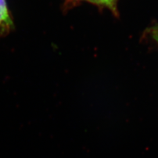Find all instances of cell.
<instances>
[{"mask_svg":"<svg viewBox=\"0 0 158 158\" xmlns=\"http://www.w3.org/2000/svg\"><path fill=\"white\" fill-rule=\"evenodd\" d=\"M15 26L6 0H0V38L6 36Z\"/></svg>","mask_w":158,"mask_h":158,"instance_id":"1","label":"cell"},{"mask_svg":"<svg viewBox=\"0 0 158 158\" xmlns=\"http://www.w3.org/2000/svg\"><path fill=\"white\" fill-rule=\"evenodd\" d=\"M117 0H65L64 3V10L70 9L82 2L90 3L100 7H105L110 9L113 13L117 12Z\"/></svg>","mask_w":158,"mask_h":158,"instance_id":"2","label":"cell"},{"mask_svg":"<svg viewBox=\"0 0 158 158\" xmlns=\"http://www.w3.org/2000/svg\"><path fill=\"white\" fill-rule=\"evenodd\" d=\"M152 35L153 38H154L158 44V27H156V28H154L152 29Z\"/></svg>","mask_w":158,"mask_h":158,"instance_id":"3","label":"cell"}]
</instances>
